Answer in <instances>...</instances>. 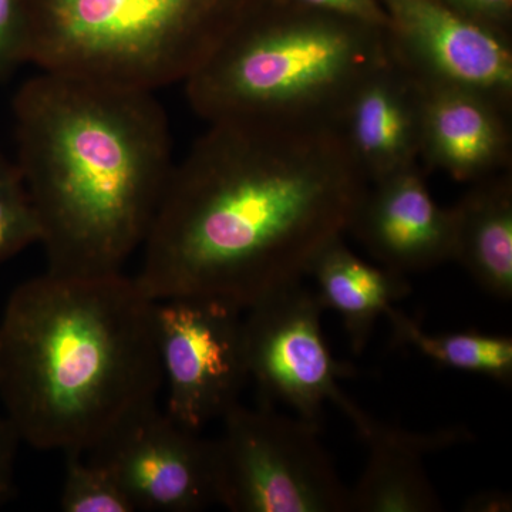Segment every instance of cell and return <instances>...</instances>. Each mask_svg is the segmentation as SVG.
Here are the masks:
<instances>
[{"label": "cell", "mask_w": 512, "mask_h": 512, "mask_svg": "<svg viewBox=\"0 0 512 512\" xmlns=\"http://www.w3.org/2000/svg\"><path fill=\"white\" fill-rule=\"evenodd\" d=\"M360 439L369 448L362 476L349 488V512H437L439 494L424 468V457L470 440L464 427L413 433L370 417Z\"/></svg>", "instance_id": "cell-14"}, {"label": "cell", "mask_w": 512, "mask_h": 512, "mask_svg": "<svg viewBox=\"0 0 512 512\" xmlns=\"http://www.w3.org/2000/svg\"><path fill=\"white\" fill-rule=\"evenodd\" d=\"M208 124L174 164L134 279L153 301L198 296L245 311L309 275L369 183L336 124Z\"/></svg>", "instance_id": "cell-1"}, {"label": "cell", "mask_w": 512, "mask_h": 512, "mask_svg": "<svg viewBox=\"0 0 512 512\" xmlns=\"http://www.w3.org/2000/svg\"><path fill=\"white\" fill-rule=\"evenodd\" d=\"M28 63L26 0H0V82Z\"/></svg>", "instance_id": "cell-20"}, {"label": "cell", "mask_w": 512, "mask_h": 512, "mask_svg": "<svg viewBox=\"0 0 512 512\" xmlns=\"http://www.w3.org/2000/svg\"><path fill=\"white\" fill-rule=\"evenodd\" d=\"M318 293L298 282L245 309L242 318L249 380L259 402L291 407L296 417L320 429L325 403L338 406L359 431L369 420L339 387L353 369L330 355L320 328Z\"/></svg>", "instance_id": "cell-7"}, {"label": "cell", "mask_w": 512, "mask_h": 512, "mask_svg": "<svg viewBox=\"0 0 512 512\" xmlns=\"http://www.w3.org/2000/svg\"><path fill=\"white\" fill-rule=\"evenodd\" d=\"M453 259L485 292L512 298V173L477 181L450 208Z\"/></svg>", "instance_id": "cell-15"}, {"label": "cell", "mask_w": 512, "mask_h": 512, "mask_svg": "<svg viewBox=\"0 0 512 512\" xmlns=\"http://www.w3.org/2000/svg\"><path fill=\"white\" fill-rule=\"evenodd\" d=\"M18 171L47 271L121 272L143 247L174 163L154 93L40 72L13 100Z\"/></svg>", "instance_id": "cell-2"}, {"label": "cell", "mask_w": 512, "mask_h": 512, "mask_svg": "<svg viewBox=\"0 0 512 512\" xmlns=\"http://www.w3.org/2000/svg\"><path fill=\"white\" fill-rule=\"evenodd\" d=\"M59 507L64 512H136L109 468L84 454H64Z\"/></svg>", "instance_id": "cell-18"}, {"label": "cell", "mask_w": 512, "mask_h": 512, "mask_svg": "<svg viewBox=\"0 0 512 512\" xmlns=\"http://www.w3.org/2000/svg\"><path fill=\"white\" fill-rule=\"evenodd\" d=\"M20 440L8 414L0 412V508L16 494V457Z\"/></svg>", "instance_id": "cell-23"}, {"label": "cell", "mask_w": 512, "mask_h": 512, "mask_svg": "<svg viewBox=\"0 0 512 512\" xmlns=\"http://www.w3.org/2000/svg\"><path fill=\"white\" fill-rule=\"evenodd\" d=\"M511 113L471 90L424 87L420 161L471 184L511 170Z\"/></svg>", "instance_id": "cell-13"}, {"label": "cell", "mask_w": 512, "mask_h": 512, "mask_svg": "<svg viewBox=\"0 0 512 512\" xmlns=\"http://www.w3.org/2000/svg\"><path fill=\"white\" fill-rule=\"evenodd\" d=\"M390 57L423 87L484 94L512 110L511 37L441 0H382Z\"/></svg>", "instance_id": "cell-9"}, {"label": "cell", "mask_w": 512, "mask_h": 512, "mask_svg": "<svg viewBox=\"0 0 512 512\" xmlns=\"http://www.w3.org/2000/svg\"><path fill=\"white\" fill-rule=\"evenodd\" d=\"M244 311L218 299L177 296L154 306L165 413L201 431L241 402L249 382Z\"/></svg>", "instance_id": "cell-8"}, {"label": "cell", "mask_w": 512, "mask_h": 512, "mask_svg": "<svg viewBox=\"0 0 512 512\" xmlns=\"http://www.w3.org/2000/svg\"><path fill=\"white\" fill-rule=\"evenodd\" d=\"M286 2L384 30L389 23L382 0H286Z\"/></svg>", "instance_id": "cell-21"}, {"label": "cell", "mask_w": 512, "mask_h": 512, "mask_svg": "<svg viewBox=\"0 0 512 512\" xmlns=\"http://www.w3.org/2000/svg\"><path fill=\"white\" fill-rule=\"evenodd\" d=\"M252 0H26L40 72L154 93L185 83Z\"/></svg>", "instance_id": "cell-5"}, {"label": "cell", "mask_w": 512, "mask_h": 512, "mask_svg": "<svg viewBox=\"0 0 512 512\" xmlns=\"http://www.w3.org/2000/svg\"><path fill=\"white\" fill-rule=\"evenodd\" d=\"M15 174H18V167H16V164H10L5 160V158L0 157V183L8 180L10 177H13Z\"/></svg>", "instance_id": "cell-25"}, {"label": "cell", "mask_w": 512, "mask_h": 512, "mask_svg": "<svg viewBox=\"0 0 512 512\" xmlns=\"http://www.w3.org/2000/svg\"><path fill=\"white\" fill-rule=\"evenodd\" d=\"M156 301L123 272L45 274L0 319V403L22 443L87 454L157 406Z\"/></svg>", "instance_id": "cell-3"}, {"label": "cell", "mask_w": 512, "mask_h": 512, "mask_svg": "<svg viewBox=\"0 0 512 512\" xmlns=\"http://www.w3.org/2000/svg\"><path fill=\"white\" fill-rule=\"evenodd\" d=\"M461 510L467 512H510L512 497L504 491H483V493L468 497Z\"/></svg>", "instance_id": "cell-24"}, {"label": "cell", "mask_w": 512, "mask_h": 512, "mask_svg": "<svg viewBox=\"0 0 512 512\" xmlns=\"http://www.w3.org/2000/svg\"><path fill=\"white\" fill-rule=\"evenodd\" d=\"M399 345L409 346L437 365L490 377L498 383L512 380V339L470 330L458 333L424 332L413 319L392 308L386 312Z\"/></svg>", "instance_id": "cell-17"}, {"label": "cell", "mask_w": 512, "mask_h": 512, "mask_svg": "<svg viewBox=\"0 0 512 512\" xmlns=\"http://www.w3.org/2000/svg\"><path fill=\"white\" fill-rule=\"evenodd\" d=\"M348 232L402 274L453 259V215L434 201L420 167L367 185Z\"/></svg>", "instance_id": "cell-11"}, {"label": "cell", "mask_w": 512, "mask_h": 512, "mask_svg": "<svg viewBox=\"0 0 512 512\" xmlns=\"http://www.w3.org/2000/svg\"><path fill=\"white\" fill-rule=\"evenodd\" d=\"M214 441L217 501L232 512H349L319 427L274 404H235Z\"/></svg>", "instance_id": "cell-6"}, {"label": "cell", "mask_w": 512, "mask_h": 512, "mask_svg": "<svg viewBox=\"0 0 512 512\" xmlns=\"http://www.w3.org/2000/svg\"><path fill=\"white\" fill-rule=\"evenodd\" d=\"M308 276L323 308L339 313L356 355L366 349L377 319L412 291L402 272L367 264L342 238L320 252Z\"/></svg>", "instance_id": "cell-16"}, {"label": "cell", "mask_w": 512, "mask_h": 512, "mask_svg": "<svg viewBox=\"0 0 512 512\" xmlns=\"http://www.w3.org/2000/svg\"><path fill=\"white\" fill-rule=\"evenodd\" d=\"M252 2L185 82L208 123H338L350 94L390 57L386 30L286 0Z\"/></svg>", "instance_id": "cell-4"}, {"label": "cell", "mask_w": 512, "mask_h": 512, "mask_svg": "<svg viewBox=\"0 0 512 512\" xmlns=\"http://www.w3.org/2000/svg\"><path fill=\"white\" fill-rule=\"evenodd\" d=\"M461 15L511 37L512 0H441Z\"/></svg>", "instance_id": "cell-22"}, {"label": "cell", "mask_w": 512, "mask_h": 512, "mask_svg": "<svg viewBox=\"0 0 512 512\" xmlns=\"http://www.w3.org/2000/svg\"><path fill=\"white\" fill-rule=\"evenodd\" d=\"M423 99L424 87L392 57L350 94L336 126L367 183L419 167Z\"/></svg>", "instance_id": "cell-12"}, {"label": "cell", "mask_w": 512, "mask_h": 512, "mask_svg": "<svg viewBox=\"0 0 512 512\" xmlns=\"http://www.w3.org/2000/svg\"><path fill=\"white\" fill-rule=\"evenodd\" d=\"M84 456L109 468L136 511L198 512L218 504L214 441L157 406Z\"/></svg>", "instance_id": "cell-10"}, {"label": "cell", "mask_w": 512, "mask_h": 512, "mask_svg": "<svg viewBox=\"0 0 512 512\" xmlns=\"http://www.w3.org/2000/svg\"><path fill=\"white\" fill-rule=\"evenodd\" d=\"M40 241L39 217L18 171L0 183V264Z\"/></svg>", "instance_id": "cell-19"}]
</instances>
